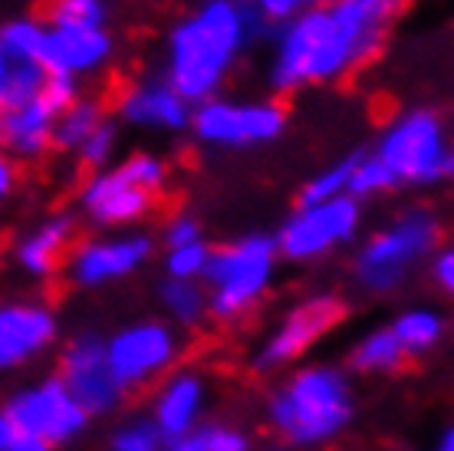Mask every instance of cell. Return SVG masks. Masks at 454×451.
Listing matches in <instances>:
<instances>
[{"instance_id": "obj_1", "label": "cell", "mask_w": 454, "mask_h": 451, "mask_svg": "<svg viewBox=\"0 0 454 451\" xmlns=\"http://www.w3.org/2000/svg\"><path fill=\"white\" fill-rule=\"evenodd\" d=\"M405 0H336L309 4L270 36L267 83L273 92L330 86L369 67L386 50V36Z\"/></svg>"}, {"instance_id": "obj_2", "label": "cell", "mask_w": 454, "mask_h": 451, "mask_svg": "<svg viewBox=\"0 0 454 451\" xmlns=\"http://www.w3.org/2000/svg\"><path fill=\"white\" fill-rule=\"evenodd\" d=\"M273 30L277 27L263 23L244 0H201L171 23L161 79L188 106L221 96L240 57L254 44L270 40Z\"/></svg>"}, {"instance_id": "obj_3", "label": "cell", "mask_w": 454, "mask_h": 451, "mask_svg": "<svg viewBox=\"0 0 454 451\" xmlns=\"http://www.w3.org/2000/svg\"><path fill=\"white\" fill-rule=\"evenodd\" d=\"M356 379L342 362L307 360L286 369L267 392L263 418L284 448L319 451L356 422Z\"/></svg>"}, {"instance_id": "obj_4", "label": "cell", "mask_w": 454, "mask_h": 451, "mask_svg": "<svg viewBox=\"0 0 454 451\" xmlns=\"http://www.w3.org/2000/svg\"><path fill=\"white\" fill-rule=\"evenodd\" d=\"M444 244V221L432 204H409L388 225L375 227L356 248L349 264L352 283L365 297H392L415 281Z\"/></svg>"}, {"instance_id": "obj_5", "label": "cell", "mask_w": 454, "mask_h": 451, "mask_svg": "<svg viewBox=\"0 0 454 451\" xmlns=\"http://www.w3.org/2000/svg\"><path fill=\"white\" fill-rule=\"evenodd\" d=\"M168 188V162L155 152H129L109 169L82 178L76 204L96 231H136Z\"/></svg>"}, {"instance_id": "obj_6", "label": "cell", "mask_w": 454, "mask_h": 451, "mask_svg": "<svg viewBox=\"0 0 454 451\" xmlns=\"http://www.w3.org/2000/svg\"><path fill=\"white\" fill-rule=\"evenodd\" d=\"M277 267H280V254H277L273 234H263V231H250L238 241L211 248L205 277H201L207 290V320L240 323L247 313H254L263 297L270 294Z\"/></svg>"}, {"instance_id": "obj_7", "label": "cell", "mask_w": 454, "mask_h": 451, "mask_svg": "<svg viewBox=\"0 0 454 451\" xmlns=\"http://www.w3.org/2000/svg\"><path fill=\"white\" fill-rule=\"evenodd\" d=\"M372 155L392 171L398 188H438L454 175L448 123L432 106H411L392 115L375 138Z\"/></svg>"}, {"instance_id": "obj_8", "label": "cell", "mask_w": 454, "mask_h": 451, "mask_svg": "<svg viewBox=\"0 0 454 451\" xmlns=\"http://www.w3.org/2000/svg\"><path fill=\"white\" fill-rule=\"evenodd\" d=\"M349 306L333 290H317V294L300 297L280 313L263 339L250 352V369L257 376H280L294 369L317 350L326 336H333L340 323L346 320Z\"/></svg>"}, {"instance_id": "obj_9", "label": "cell", "mask_w": 454, "mask_h": 451, "mask_svg": "<svg viewBox=\"0 0 454 451\" xmlns=\"http://www.w3.org/2000/svg\"><path fill=\"white\" fill-rule=\"evenodd\" d=\"M184 352L182 329L161 316H138L106 336V366L125 395L145 392L178 369Z\"/></svg>"}, {"instance_id": "obj_10", "label": "cell", "mask_w": 454, "mask_h": 451, "mask_svg": "<svg viewBox=\"0 0 454 451\" xmlns=\"http://www.w3.org/2000/svg\"><path fill=\"white\" fill-rule=\"evenodd\" d=\"M290 113L280 99H211L192 106L188 132L198 146L217 152H247V148L273 146L286 132Z\"/></svg>"}, {"instance_id": "obj_11", "label": "cell", "mask_w": 454, "mask_h": 451, "mask_svg": "<svg viewBox=\"0 0 454 451\" xmlns=\"http://www.w3.org/2000/svg\"><path fill=\"white\" fill-rule=\"evenodd\" d=\"M363 204L340 194L319 204H296L294 211L280 221V231L273 234L280 260L290 264H317L330 257L340 248L352 244L363 231Z\"/></svg>"}, {"instance_id": "obj_12", "label": "cell", "mask_w": 454, "mask_h": 451, "mask_svg": "<svg viewBox=\"0 0 454 451\" xmlns=\"http://www.w3.org/2000/svg\"><path fill=\"white\" fill-rule=\"evenodd\" d=\"M4 408L13 418V425H17L20 435L46 441L53 451L82 439L92 422L80 408V402L69 395V389L63 385V379L57 373L40 376L34 383L13 389L7 395Z\"/></svg>"}, {"instance_id": "obj_13", "label": "cell", "mask_w": 454, "mask_h": 451, "mask_svg": "<svg viewBox=\"0 0 454 451\" xmlns=\"http://www.w3.org/2000/svg\"><path fill=\"white\" fill-rule=\"evenodd\" d=\"M155 257V237L148 231H103L76 237L63 260V273L80 290H103L136 277Z\"/></svg>"}, {"instance_id": "obj_14", "label": "cell", "mask_w": 454, "mask_h": 451, "mask_svg": "<svg viewBox=\"0 0 454 451\" xmlns=\"http://www.w3.org/2000/svg\"><path fill=\"white\" fill-rule=\"evenodd\" d=\"M57 376L90 418L115 415L129 399L106 366V336L96 329H76L59 346Z\"/></svg>"}, {"instance_id": "obj_15", "label": "cell", "mask_w": 454, "mask_h": 451, "mask_svg": "<svg viewBox=\"0 0 454 451\" xmlns=\"http://www.w3.org/2000/svg\"><path fill=\"white\" fill-rule=\"evenodd\" d=\"M59 343V316L46 300H0V373H17L43 360Z\"/></svg>"}, {"instance_id": "obj_16", "label": "cell", "mask_w": 454, "mask_h": 451, "mask_svg": "<svg viewBox=\"0 0 454 451\" xmlns=\"http://www.w3.org/2000/svg\"><path fill=\"white\" fill-rule=\"evenodd\" d=\"M207 395H211V385H207L205 373H198L192 366L171 369V373L152 389L145 415H148V422L159 429L165 445L184 439V435H192V431L205 422Z\"/></svg>"}, {"instance_id": "obj_17", "label": "cell", "mask_w": 454, "mask_h": 451, "mask_svg": "<svg viewBox=\"0 0 454 451\" xmlns=\"http://www.w3.org/2000/svg\"><path fill=\"white\" fill-rule=\"evenodd\" d=\"M113 53L115 36L109 34V27H96V30H50L46 27L36 63L50 76L82 79L109 67Z\"/></svg>"}, {"instance_id": "obj_18", "label": "cell", "mask_w": 454, "mask_h": 451, "mask_svg": "<svg viewBox=\"0 0 454 451\" xmlns=\"http://www.w3.org/2000/svg\"><path fill=\"white\" fill-rule=\"evenodd\" d=\"M115 115L138 132H184L192 123V106L161 76H145L122 90Z\"/></svg>"}, {"instance_id": "obj_19", "label": "cell", "mask_w": 454, "mask_h": 451, "mask_svg": "<svg viewBox=\"0 0 454 451\" xmlns=\"http://www.w3.org/2000/svg\"><path fill=\"white\" fill-rule=\"evenodd\" d=\"M80 237V218L73 211H53L13 244V264L34 281H50L63 271L69 248Z\"/></svg>"}, {"instance_id": "obj_20", "label": "cell", "mask_w": 454, "mask_h": 451, "mask_svg": "<svg viewBox=\"0 0 454 451\" xmlns=\"http://www.w3.org/2000/svg\"><path fill=\"white\" fill-rule=\"evenodd\" d=\"M53 123L57 113L43 99L0 109V152L13 162H40L53 152Z\"/></svg>"}, {"instance_id": "obj_21", "label": "cell", "mask_w": 454, "mask_h": 451, "mask_svg": "<svg viewBox=\"0 0 454 451\" xmlns=\"http://www.w3.org/2000/svg\"><path fill=\"white\" fill-rule=\"evenodd\" d=\"M388 329L409 360H421V356H432L434 350H442V343L448 339V313L438 306L415 304L398 310Z\"/></svg>"}, {"instance_id": "obj_22", "label": "cell", "mask_w": 454, "mask_h": 451, "mask_svg": "<svg viewBox=\"0 0 454 451\" xmlns=\"http://www.w3.org/2000/svg\"><path fill=\"white\" fill-rule=\"evenodd\" d=\"M349 376H369V379H382V376H395L409 366V356L402 352L388 327H372L365 329L359 339H352L346 362H342Z\"/></svg>"}, {"instance_id": "obj_23", "label": "cell", "mask_w": 454, "mask_h": 451, "mask_svg": "<svg viewBox=\"0 0 454 451\" xmlns=\"http://www.w3.org/2000/svg\"><path fill=\"white\" fill-rule=\"evenodd\" d=\"M161 320H168L175 329H198L207 323V290L201 281H165L159 283Z\"/></svg>"}, {"instance_id": "obj_24", "label": "cell", "mask_w": 454, "mask_h": 451, "mask_svg": "<svg viewBox=\"0 0 454 451\" xmlns=\"http://www.w3.org/2000/svg\"><path fill=\"white\" fill-rule=\"evenodd\" d=\"M103 99H92V96H80V99L67 106L53 123V148L59 155H76L80 146L99 129V123L106 119Z\"/></svg>"}, {"instance_id": "obj_25", "label": "cell", "mask_w": 454, "mask_h": 451, "mask_svg": "<svg viewBox=\"0 0 454 451\" xmlns=\"http://www.w3.org/2000/svg\"><path fill=\"white\" fill-rule=\"evenodd\" d=\"M254 435L234 422H201L192 435L168 441L161 451H254Z\"/></svg>"}, {"instance_id": "obj_26", "label": "cell", "mask_w": 454, "mask_h": 451, "mask_svg": "<svg viewBox=\"0 0 454 451\" xmlns=\"http://www.w3.org/2000/svg\"><path fill=\"white\" fill-rule=\"evenodd\" d=\"M106 0H46L43 27L50 30H96L106 27Z\"/></svg>"}, {"instance_id": "obj_27", "label": "cell", "mask_w": 454, "mask_h": 451, "mask_svg": "<svg viewBox=\"0 0 454 451\" xmlns=\"http://www.w3.org/2000/svg\"><path fill=\"white\" fill-rule=\"evenodd\" d=\"M43 34H46V27L40 17H11V20L0 23V50H4L7 59H13V63H20V59L36 63Z\"/></svg>"}, {"instance_id": "obj_28", "label": "cell", "mask_w": 454, "mask_h": 451, "mask_svg": "<svg viewBox=\"0 0 454 451\" xmlns=\"http://www.w3.org/2000/svg\"><path fill=\"white\" fill-rule=\"evenodd\" d=\"M359 155H363V152H349V155L336 158L333 165H326L323 171H317V175L300 188L296 204H319V202H330V198L346 194V185H349V175H352V169H356Z\"/></svg>"}, {"instance_id": "obj_29", "label": "cell", "mask_w": 454, "mask_h": 451, "mask_svg": "<svg viewBox=\"0 0 454 451\" xmlns=\"http://www.w3.org/2000/svg\"><path fill=\"white\" fill-rule=\"evenodd\" d=\"M388 192H398L392 171H388L386 165L372 155V152H363L359 162H356V169H352V175H349L346 194L363 204V202H369V198H379V194H388Z\"/></svg>"}, {"instance_id": "obj_30", "label": "cell", "mask_w": 454, "mask_h": 451, "mask_svg": "<svg viewBox=\"0 0 454 451\" xmlns=\"http://www.w3.org/2000/svg\"><path fill=\"white\" fill-rule=\"evenodd\" d=\"M43 86H46V69L40 63H30V59L11 63V73H7L4 86H0V109H13V106L40 99Z\"/></svg>"}, {"instance_id": "obj_31", "label": "cell", "mask_w": 454, "mask_h": 451, "mask_svg": "<svg viewBox=\"0 0 454 451\" xmlns=\"http://www.w3.org/2000/svg\"><path fill=\"white\" fill-rule=\"evenodd\" d=\"M165 439L148 422V415H125L106 441V451H161Z\"/></svg>"}, {"instance_id": "obj_32", "label": "cell", "mask_w": 454, "mask_h": 451, "mask_svg": "<svg viewBox=\"0 0 454 451\" xmlns=\"http://www.w3.org/2000/svg\"><path fill=\"white\" fill-rule=\"evenodd\" d=\"M115 148H119V123H115L113 115H106L103 123H99V129L82 142L80 152L73 158H76L86 171H99L113 165Z\"/></svg>"}, {"instance_id": "obj_33", "label": "cell", "mask_w": 454, "mask_h": 451, "mask_svg": "<svg viewBox=\"0 0 454 451\" xmlns=\"http://www.w3.org/2000/svg\"><path fill=\"white\" fill-rule=\"evenodd\" d=\"M211 257V244L207 241H194L184 248H168L161 257V271L171 281H201Z\"/></svg>"}, {"instance_id": "obj_34", "label": "cell", "mask_w": 454, "mask_h": 451, "mask_svg": "<svg viewBox=\"0 0 454 451\" xmlns=\"http://www.w3.org/2000/svg\"><path fill=\"white\" fill-rule=\"evenodd\" d=\"M194 241H205V227L194 215L188 211H175V215L161 225V244L168 248H184V244H194Z\"/></svg>"}, {"instance_id": "obj_35", "label": "cell", "mask_w": 454, "mask_h": 451, "mask_svg": "<svg viewBox=\"0 0 454 451\" xmlns=\"http://www.w3.org/2000/svg\"><path fill=\"white\" fill-rule=\"evenodd\" d=\"M82 92H80V79H73V76H50L46 73V86L43 92H40V99L53 109V113H63L67 106H73V102L80 99Z\"/></svg>"}, {"instance_id": "obj_36", "label": "cell", "mask_w": 454, "mask_h": 451, "mask_svg": "<svg viewBox=\"0 0 454 451\" xmlns=\"http://www.w3.org/2000/svg\"><path fill=\"white\" fill-rule=\"evenodd\" d=\"M244 4H247L263 23H270V27H280V23H286L290 17H296L300 11L309 7V0H244Z\"/></svg>"}, {"instance_id": "obj_37", "label": "cell", "mask_w": 454, "mask_h": 451, "mask_svg": "<svg viewBox=\"0 0 454 451\" xmlns=\"http://www.w3.org/2000/svg\"><path fill=\"white\" fill-rule=\"evenodd\" d=\"M425 271H428V281H432L434 290H442V294H454V250L451 244H442V248L434 250L428 264H425Z\"/></svg>"}, {"instance_id": "obj_38", "label": "cell", "mask_w": 454, "mask_h": 451, "mask_svg": "<svg viewBox=\"0 0 454 451\" xmlns=\"http://www.w3.org/2000/svg\"><path fill=\"white\" fill-rule=\"evenodd\" d=\"M17 181H20V169H17V162L0 152V204L17 192Z\"/></svg>"}, {"instance_id": "obj_39", "label": "cell", "mask_w": 454, "mask_h": 451, "mask_svg": "<svg viewBox=\"0 0 454 451\" xmlns=\"http://www.w3.org/2000/svg\"><path fill=\"white\" fill-rule=\"evenodd\" d=\"M17 435H20V431H17V425H13V418L7 415V408L0 406V451L7 448V445L17 439Z\"/></svg>"}, {"instance_id": "obj_40", "label": "cell", "mask_w": 454, "mask_h": 451, "mask_svg": "<svg viewBox=\"0 0 454 451\" xmlns=\"http://www.w3.org/2000/svg\"><path fill=\"white\" fill-rule=\"evenodd\" d=\"M4 451H53L46 441H40V439H30V435H17V439L7 445Z\"/></svg>"}, {"instance_id": "obj_41", "label": "cell", "mask_w": 454, "mask_h": 451, "mask_svg": "<svg viewBox=\"0 0 454 451\" xmlns=\"http://www.w3.org/2000/svg\"><path fill=\"white\" fill-rule=\"evenodd\" d=\"M428 451H454V429L451 425H442V429H438V435H434L432 448Z\"/></svg>"}, {"instance_id": "obj_42", "label": "cell", "mask_w": 454, "mask_h": 451, "mask_svg": "<svg viewBox=\"0 0 454 451\" xmlns=\"http://www.w3.org/2000/svg\"><path fill=\"white\" fill-rule=\"evenodd\" d=\"M11 63L13 59H7V53L0 50V86H4V79H7V73H11Z\"/></svg>"}, {"instance_id": "obj_43", "label": "cell", "mask_w": 454, "mask_h": 451, "mask_svg": "<svg viewBox=\"0 0 454 451\" xmlns=\"http://www.w3.org/2000/svg\"><path fill=\"white\" fill-rule=\"evenodd\" d=\"M267 451H294V448H284V445H277V448H267Z\"/></svg>"}, {"instance_id": "obj_44", "label": "cell", "mask_w": 454, "mask_h": 451, "mask_svg": "<svg viewBox=\"0 0 454 451\" xmlns=\"http://www.w3.org/2000/svg\"><path fill=\"white\" fill-rule=\"evenodd\" d=\"M309 4H336V0H309Z\"/></svg>"}]
</instances>
